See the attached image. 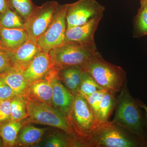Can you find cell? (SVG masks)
<instances>
[{
  "instance_id": "e575fe53",
  "label": "cell",
  "mask_w": 147,
  "mask_h": 147,
  "mask_svg": "<svg viewBox=\"0 0 147 147\" xmlns=\"http://www.w3.org/2000/svg\"><path fill=\"white\" fill-rule=\"evenodd\" d=\"M144 1H147V0H144Z\"/></svg>"
},
{
  "instance_id": "d4e9b609",
  "label": "cell",
  "mask_w": 147,
  "mask_h": 147,
  "mask_svg": "<svg viewBox=\"0 0 147 147\" xmlns=\"http://www.w3.org/2000/svg\"><path fill=\"white\" fill-rule=\"evenodd\" d=\"M106 91H107L105 90L101 89L94 92L90 95L83 96L87 100L97 118L100 102Z\"/></svg>"
},
{
  "instance_id": "52a82bcc",
  "label": "cell",
  "mask_w": 147,
  "mask_h": 147,
  "mask_svg": "<svg viewBox=\"0 0 147 147\" xmlns=\"http://www.w3.org/2000/svg\"><path fill=\"white\" fill-rule=\"evenodd\" d=\"M59 4L55 1H47L33 10L24 21V28L29 38L37 41L48 28L55 18Z\"/></svg>"
},
{
  "instance_id": "ac0fdd59",
  "label": "cell",
  "mask_w": 147,
  "mask_h": 147,
  "mask_svg": "<svg viewBox=\"0 0 147 147\" xmlns=\"http://www.w3.org/2000/svg\"><path fill=\"white\" fill-rule=\"evenodd\" d=\"M47 128H40L25 124L18 135L16 146H27L35 144L41 140Z\"/></svg>"
},
{
  "instance_id": "7402d4cb",
  "label": "cell",
  "mask_w": 147,
  "mask_h": 147,
  "mask_svg": "<svg viewBox=\"0 0 147 147\" xmlns=\"http://www.w3.org/2000/svg\"><path fill=\"white\" fill-rule=\"evenodd\" d=\"M24 23L21 16L10 7L0 15V26L6 28H24Z\"/></svg>"
},
{
  "instance_id": "277c9868",
  "label": "cell",
  "mask_w": 147,
  "mask_h": 147,
  "mask_svg": "<svg viewBox=\"0 0 147 147\" xmlns=\"http://www.w3.org/2000/svg\"><path fill=\"white\" fill-rule=\"evenodd\" d=\"M82 67L98 84L107 91L120 92L127 82L126 73L121 67L105 60L101 55L93 59Z\"/></svg>"
},
{
  "instance_id": "603a6c76",
  "label": "cell",
  "mask_w": 147,
  "mask_h": 147,
  "mask_svg": "<svg viewBox=\"0 0 147 147\" xmlns=\"http://www.w3.org/2000/svg\"><path fill=\"white\" fill-rule=\"evenodd\" d=\"M101 89H102L95 81L91 75L84 69L78 92L84 96H86Z\"/></svg>"
},
{
  "instance_id": "d6986e66",
  "label": "cell",
  "mask_w": 147,
  "mask_h": 147,
  "mask_svg": "<svg viewBox=\"0 0 147 147\" xmlns=\"http://www.w3.org/2000/svg\"><path fill=\"white\" fill-rule=\"evenodd\" d=\"M115 93L106 91L100 102L97 118L100 123L108 121V119L115 108L117 98Z\"/></svg>"
},
{
  "instance_id": "e0dca14e",
  "label": "cell",
  "mask_w": 147,
  "mask_h": 147,
  "mask_svg": "<svg viewBox=\"0 0 147 147\" xmlns=\"http://www.w3.org/2000/svg\"><path fill=\"white\" fill-rule=\"evenodd\" d=\"M25 124V121H11L0 123V136L2 139L3 147L16 146L19 131Z\"/></svg>"
},
{
  "instance_id": "4dcf8cb0",
  "label": "cell",
  "mask_w": 147,
  "mask_h": 147,
  "mask_svg": "<svg viewBox=\"0 0 147 147\" xmlns=\"http://www.w3.org/2000/svg\"><path fill=\"white\" fill-rule=\"evenodd\" d=\"M139 106L140 108L144 109L145 111V127L147 133V105H145L144 103H142L141 102H138Z\"/></svg>"
},
{
  "instance_id": "5bb4252c",
  "label": "cell",
  "mask_w": 147,
  "mask_h": 147,
  "mask_svg": "<svg viewBox=\"0 0 147 147\" xmlns=\"http://www.w3.org/2000/svg\"><path fill=\"white\" fill-rule=\"evenodd\" d=\"M41 51L36 41L28 38L11 53V67L24 72L34 58Z\"/></svg>"
},
{
  "instance_id": "9a60e30c",
  "label": "cell",
  "mask_w": 147,
  "mask_h": 147,
  "mask_svg": "<svg viewBox=\"0 0 147 147\" xmlns=\"http://www.w3.org/2000/svg\"><path fill=\"white\" fill-rule=\"evenodd\" d=\"M24 28H6L0 26V42L3 49L12 53L28 39Z\"/></svg>"
},
{
  "instance_id": "ba28073f",
  "label": "cell",
  "mask_w": 147,
  "mask_h": 147,
  "mask_svg": "<svg viewBox=\"0 0 147 147\" xmlns=\"http://www.w3.org/2000/svg\"><path fill=\"white\" fill-rule=\"evenodd\" d=\"M67 4L59 5L54 19L48 28L37 41L41 51L46 53L64 43L67 30Z\"/></svg>"
},
{
  "instance_id": "44dd1931",
  "label": "cell",
  "mask_w": 147,
  "mask_h": 147,
  "mask_svg": "<svg viewBox=\"0 0 147 147\" xmlns=\"http://www.w3.org/2000/svg\"><path fill=\"white\" fill-rule=\"evenodd\" d=\"M11 121L22 120L28 117L26 104L22 95H16L11 98Z\"/></svg>"
},
{
  "instance_id": "2e32d148",
  "label": "cell",
  "mask_w": 147,
  "mask_h": 147,
  "mask_svg": "<svg viewBox=\"0 0 147 147\" xmlns=\"http://www.w3.org/2000/svg\"><path fill=\"white\" fill-rule=\"evenodd\" d=\"M0 80L10 87L17 95H23L28 86L23 71L13 67L0 74Z\"/></svg>"
},
{
  "instance_id": "484cf974",
  "label": "cell",
  "mask_w": 147,
  "mask_h": 147,
  "mask_svg": "<svg viewBox=\"0 0 147 147\" xmlns=\"http://www.w3.org/2000/svg\"><path fill=\"white\" fill-rule=\"evenodd\" d=\"M74 138L71 137L68 138L61 136L51 137L45 143L46 147H67L75 146Z\"/></svg>"
},
{
  "instance_id": "cb8c5ba5",
  "label": "cell",
  "mask_w": 147,
  "mask_h": 147,
  "mask_svg": "<svg viewBox=\"0 0 147 147\" xmlns=\"http://www.w3.org/2000/svg\"><path fill=\"white\" fill-rule=\"evenodd\" d=\"M9 7L16 11L24 21L28 17L34 6L31 0H7Z\"/></svg>"
},
{
  "instance_id": "5b68a950",
  "label": "cell",
  "mask_w": 147,
  "mask_h": 147,
  "mask_svg": "<svg viewBox=\"0 0 147 147\" xmlns=\"http://www.w3.org/2000/svg\"><path fill=\"white\" fill-rule=\"evenodd\" d=\"M26 104L28 117L25 124L45 125L59 129L72 138L76 135L65 117L45 102L23 96Z\"/></svg>"
},
{
  "instance_id": "30bf717a",
  "label": "cell",
  "mask_w": 147,
  "mask_h": 147,
  "mask_svg": "<svg viewBox=\"0 0 147 147\" xmlns=\"http://www.w3.org/2000/svg\"><path fill=\"white\" fill-rule=\"evenodd\" d=\"M102 16L99 15L86 24L67 29L64 43H73L96 48L94 35Z\"/></svg>"
},
{
  "instance_id": "836d02e7",
  "label": "cell",
  "mask_w": 147,
  "mask_h": 147,
  "mask_svg": "<svg viewBox=\"0 0 147 147\" xmlns=\"http://www.w3.org/2000/svg\"><path fill=\"white\" fill-rule=\"evenodd\" d=\"M2 101L1 100V99H0V105H1V103Z\"/></svg>"
},
{
  "instance_id": "ffe728a7",
  "label": "cell",
  "mask_w": 147,
  "mask_h": 147,
  "mask_svg": "<svg viewBox=\"0 0 147 147\" xmlns=\"http://www.w3.org/2000/svg\"><path fill=\"white\" fill-rule=\"evenodd\" d=\"M141 7L134 21V37L147 35V1L141 0Z\"/></svg>"
},
{
  "instance_id": "4316f807",
  "label": "cell",
  "mask_w": 147,
  "mask_h": 147,
  "mask_svg": "<svg viewBox=\"0 0 147 147\" xmlns=\"http://www.w3.org/2000/svg\"><path fill=\"white\" fill-rule=\"evenodd\" d=\"M11 53L0 49V74L11 67Z\"/></svg>"
},
{
  "instance_id": "7a4b0ae2",
  "label": "cell",
  "mask_w": 147,
  "mask_h": 147,
  "mask_svg": "<svg viewBox=\"0 0 147 147\" xmlns=\"http://www.w3.org/2000/svg\"><path fill=\"white\" fill-rule=\"evenodd\" d=\"M83 146L139 147L145 146L135 135L114 122L100 123Z\"/></svg>"
},
{
  "instance_id": "8fae6325",
  "label": "cell",
  "mask_w": 147,
  "mask_h": 147,
  "mask_svg": "<svg viewBox=\"0 0 147 147\" xmlns=\"http://www.w3.org/2000/svg\"><path fill=\"white\" fill-rule=\"evenodd\" d=\"M59 76V69L55 67L44 78L29 84L22 96L40 100L52 106L53 81Z\"/></svg>"
},
{
  "instance_id": "83f0119b",
  "label": "cell",
  "mask_w": 147,
  "mask_h": 147,
  "mask_svg": "<svg viewBox=\"0 0 147 147\" xmlns=\"http://www.w3.org/2000/svg\"><path fill=\"white\" fill-rule=\"evenodd\" d=\"M11 99L2 101L0 105V123L10 121Z\"/></svg>"
},
{
  "instance_id": "4fadbf2b",
  "label": "cell",
  "mask_w": 147,
  "mask_h": 147,
  "mask_svg": "<svg viewBox=\"0 0 147 147\" xmlns=\"http://www.w3.org/2000/svg\"><path fill=\"white\" fill-rule=\"evenodd\" d=\"M52 106L65 117L67 121L71 112L74 96L62 84L59 76L53 83Z\"/></svg>"
},
{
  "instance_id": "8992f818",
  "label": "cell",
  "mask_w": 147,
  "mask_h": 147,
  "mask_svg": "<svg viewBox=\"0 0 147 147\" xmlns=\"http://www.w3.org/2000/svg\"><path fill=\"white\" fill-rule=\"evenodd\" d=\"M48 53L57 68L67 66H83L100 55L96 48L73 43H64Z\"/></svg>"
},
{
  "instance_id": "f546056e",
  "label": "cell",
  "mask_w": 147,
  "mask_h": 147,
  "mask_svg": "<svg viewBox=\"0 0 147 147\" xmlns=\"http://www.w3.org/2000/svg\"><path fill=\"white\" fill-rule=\"evenodd\" d=\"M7 0H0V15L9 8Z\"/></svg>"
},
{
  "instance_id": "f1b7e54d",
  "label": "cell",
  "mask_w": 147,
  "mask_h": 147,
  "mask_svg": "<svg viewBox=\"0 0 147 147\" xmlns=\"http://www.w3.org/2000/svg\"><path fill=\"white\" fill-rule=\"evenodd\" d=\"M16 95L10 87L0 80V99L1 101L11 99Z\"/></svg>"
},
{
  "instance_id": "1f68e13d",
  "label": "cell",
  "mask_w": 147,
  "mask_h": 147,
  "mask_svg": "<svg viewBox=\"0 0 147 147\" xmlns=\"http://www.w3.org/2000/svg\"><path fill=\"white\" fill-rule=\"evenodd\" d=\"M0 146L3 147L2 139L1 138V136H0Z\"/></svg>"
},
{
  "instance_id": "6da1fadb",
  "label": "cell",
  "mask_w": 147,
  "mask_h": 147,
  "mask_svg": "<svg viewBox=\"0 0 147 147\" xmlns=\"http://www.w3.org/2000/svg\"><path fill=\"white\" fill-rule=\"evenodd\" d=\"M127 83L125 84L117 98L115 114L113 121L134 134L145 146H147L145 118L138 102L129 93Z\"/></svg>"
},
{
  "instance_id": "7c38bea8",
  "label": "cell",
  "mask_w": 147,
  "mask_h": 147,
  "mask_svg": "<svg viewBox=\"0 0 147 147\" xmlns=\"http://www.w3.org/2000/svg\"><path fill=\"white\" fill-rule=\"evenodd\" d=\"M55 67L49 53L40 51L23 72L28 85L44 78Z\"/></svg>"
},
{
  "instance_id": "3957f363",
  "label": "cell",
  "mask_w": 147,
  "mask_h": 147,
  "mask_svg": "<svg viewBox=\"0 0 147 147\" xmlns=\"http://www.w3.org/2000/svg\"><path fill=\"white\" fill-rule=\"evenodd\" d=\"M74 96L67 121L76 135L78 146H83L100 123L84 96L79 92Z\"/></svg>"
},
{
  "instance_id": "d6a6232c",
  "label": "cell",
  "mask_w": 147,
  "mask_h": 147,
  "mask_svg": "<svg viewBox=\"0 0 147 147\" xmlns=\"http://www.w3.org/2000/svg\"><path fill=\"white\" fill-rule=\"evenodd\" d=\"M3 49L2 47L1 44V42H0V49Z\"/></svg>"
},
{
  "instance_id": "9c48e42d",
  "label": "cell",
  "mask_w": 147,
  "mask_h": 147,
  "mask_svg": "<svg viewBox=\"0 0 147 147\" xmlns=\"http://www.w3.org/2000/svg\"><path fill=\"white\" fill-rule=\"evenodd\" d=\"M67 29L87 23L94 17L103 15L104 6L95 0H78L67 4Z\"/></svg>"
}]
</instances>
